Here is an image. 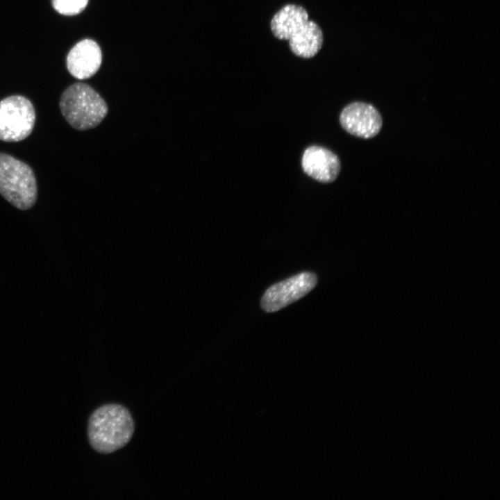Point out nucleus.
Returning a JSON list of instances; mask_svg holds the SVG:
<instances>
[{
  "label": "nucleus",
  "instance_id": "nucleus-7",
  "mask_svg": "<svg viewBox=\"0 0 500 500\" xmlns=\"http://www.w3.org/2000/svg\"><path fill=\"white\" fill-rule=\"evenodd\" d=\"M301 166L306 174L324 183L334 181L341 169L338 156L320 146H310L306 149L301 158Z\"/></svg>",
  "mask_w": 500,
  "mask_h": 500
},
{
  "label": "nucleus",
  "instance_id": "nucleus-4",
  "mask_svg": "<svg viewBox=\"0 0 500 500\" xmlns=\"http://www.w3.org/2000/svg\"><path fill=\"white\" fill-rule=\"evenodd\" d=\"M35 113L32 103L20 95L8 97L0 101V140L19 142L32 132Z\"/></svg>",
  "mask_w": 500,
  "mask_h": 500
},
{
  "label": "nucleus",
  "instance_id": "nucleus-1",
  "mask_svg": "<svg viewBox=\"0 0 500 500\" xmlns=\"http://www.w3.org/2000/svg\"><path fill=\"white\" fill-rule=\"evenodd\" d=\"M134 433L128 410L119 404L97 408L88 420V435L91 447L101 453H110L126 445Z\"/></svg>",
  "mask_w": 500,
  "mask_h": 500
},
{
  "label": "nucleus",
  "instance_id": "nucleus-10",
  "mask_svg": "<svg viewBox=\"0 0 500 500\" xmlns=\"http://www.w3.org/2000/svg\"><path fill=\"white\" fill-rule=\"evenodd\" d=\"M323 33L319 26L312 20H308L288 40L291 51L297 56L310 58L321 49Z\"/></svg>",
  "mask_w": 500,
  "mask_h": 500
},
{
  "label": "nucleus",
  "instance_id": "nucleus-6",
  "mask_svg": "<svg viewBox=\"0 0 500 500\" xmlns=\"http://www.w3.org/2000/svg\"><path fill=\"white\" fill-rule=\"evenodd\" d=\"M340 123L349 133L358 138H372L380 132L383 119L372 104L356 101L346 106L340 115Z\"/></svg>",
  "mask_w": 500,
  "mask_h": 500
},
{
  "label": "nucleus",
  "instance_id": "nucleus-3",
  "mask_svg": "<svg viewBox=\"0 0 500 500\" xmlns=\"http://www.w3.org/2000/svg\"><path fill=\"white\" fill-rule=\"evenodd\" d=\"M0 194L20 210L31 208L37 199L36 180L32 169L3 153H0Z\"/></svg>",
  "mask_w": 500,
  "mask_h": 500
},
{
  "label": "nucleus",
  "instance_id": "nucleus-9",
  "mask_svg": "<svg viewBox=\"0 0 500 500\" xmlns=\"http://www.w3.org/2000/svg\"><path fill=\"white\" fill-rule=\"evenodd\" d=\"M308 19V13L303 7L287 4L274 14L270 28L276 38L288 40Z\"/></svg>",
  "mask_w": 500,
  "mask_h": 500
},
{
  "label": "nucleus",
  "instance_id": "nucleus-2",
  "mask_svg": "<svg viewBox=\"0 0 500 500\" xmlns=\"http://www.w3.org/2000/svg\"><path fill=\"white\" fill-rule=\"evenodd\" d=\"M59 104L67 122L79 131L96 127L108 111L101 96L91 86L83 83L69 86L62 94Z\"/></svg>",
  "mask_w": 500,
  "mask_h": 500
},
{
  "label": "nucleus",
  "instance_id": "nucleus-8",
  "mask_svg": "<svg viewBox=\"0 0 500 500\" xmlns=\"http://www.w3.org/2000/svg\"><path fill=\"white\" fill-rule=\"evenodd\" d=\"M101 60V51L97 43L91 39H85L69 51L66 63L69 72L82 80L90 78L99 70Z\"/></svg>",
  "mask_w": 500,
  "mask_h": 500
},
{
  "label": "nucleus",
  "instance_id": "nucleus-11",
  "mask_svg": "<svg viewBox=\"0 0 500 500\" xmlns=\"http://www.w3.org/2000/svg\"><path fill=\"white\" fill-rule=\"evenodd\" d=\"M89 0H51L53 8L60 14L72 16L81 12Z\"/></svg>",
  "mask_w": 500,
  "mask_h": 500
},
{
  "label": "nucleus",
  "instance_id": "nucleus-5",
  "mask_svg": "<svg viewBox=\"0 0 500 500\" xmlns=\"http://www.w3.org/2000/svg\"><path fill=\"white\" fill-rule=\"evenodd\" d=\"M317 278L312 272H302L269 287L264 293L260 304L268 312L278 311L310 292Z\"/></svg>",
  "mask_w": 500,
  "mask_h": 500
}]
</instances>
